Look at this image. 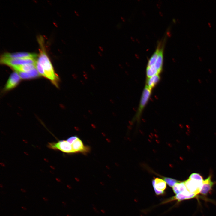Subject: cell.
<instances>
[{"mask_svg":"<svg viewBox=\"0 0 216 216\" xmlns=\"http://www.w3.org/2000/svg\"><path fill=\"white\" fill-rule=\"evenodd\" d=\"M203 181L188 178L184 181L187 190L190 193L197 195L200 194L202 185Z\"/></svg>","mask_w":216,"mask_h":216,"instance_id":"5","label":"cell"},{"mask_svg":"<svg viewBox=\"0 0 216 216\" xmlns=\"http://www.w3.org/2000/svg\"><path fill=\"white\" fill-rule=\"evenodd\" d=\"M21 78L18 72H15L10 75L4 88V91L10 90L16 87L20 81Z\"/></svg>","mask_w":216,"mask_h":216,"instance_id":"9","label":"cell"},{"mask_svg":"<svg viewBox=\"0 0 216 216\" xmlns=\"http://www.w3.org/2000/svg\"><path fill=\"white\" fill-rule=\"evenodd\" d=\"M11 68L17 72H27L36 68V64H32L16 66Z\"/></svg>","mask_w":216,"mask_h":216,"instance_id":"14","label":"cell"},{"mask_svg":"<svg viewBox=\"0 0 216 216\" xmlns=\"http://www.w3.org/2000/svg\"><path fill=\"white\" fill-rule=\"evenodd\" d=\"M38 41L40 48L37 61L43 68L44 71L43 76L50 80L53 84L58 87L59 78L58 75L55 73L52 64L46 52L43 38L40 36L38 38Z\"/></svg>","mask_w":216,"mask_h":216,"instance_id":"1","label":"cell"},{"mask_svg":"<svg viewBox=\"0 0 216 216\" xmlns=\"http://www.w3.org/2000/svg\"><path fill=\"white\" fill-rule=\"evenodd\" d=\"M47 146L50 148L59 150L65 153H74L71 144L67 140H61L56 142H49Z\"/></svg>","mask_w":216,"mask_h":216,"instance_id":"3","label":"cell"},{"mask_svg":"<svg viewBox=\"0 0 216 216\" xmlns=\"http://www.w3.org/2000/svg\"><path fill=\"white\" fill-rule=\"evenodd\" d=\"M189 178L199 180L202 181L203 180L202 176L200 174L197 173H193L191 174Z\"/></svg>","mask_w":216,"mask_h":216,"instance_id":"18","label":"cell"},{"mask_svg":"<svg viewBox=\"0 0 216 216\" xmlns=\"http://www.w3.org/2000/svg\"><path fill=\"white\" fill-rule=\"evenodd\" d=\"M22 208L23 209V210H27L26 208V207H25L22 206Z\"/></svg>","mask_w":216,"mask_h":216,"instance_id":"25","label":"cell"},{"mask_svg":"<svg viewBox=\"0 0 216 216\" xmlns=\"http://www.w3.org/2000/svg\"><path fill=\"white\" fill-rule=\"evenodd\" d=\"M160 74L158 70L152 67H147L146 74L147 78Z\"/></svg>","mask_w":216,"mask_h":216,"instance_id":"16","label":"cell"},{"mask_svg":"<svg viewBox=\"0 0 216 216\" xmlns=\"http://www.w3.org/2000/svg\"><path fill=\"white\" fill-rule=\"evenodd\" d=\"M152 90L146 86L142 92L139 105L136 115V118H139L147 103L151 94Z\"/></svg>","mask_w":216,"mask_h":216,"instance_id":"4","label":"cell"},{"mask_svg":"<svg viewBox=\"0 0 216 216\" xmlns=\"http://www.w3.org/2000/svg\"><path fill=\"white\" fill-rule=\"evenodd\" d=\"M208 25H209V26L210 27H211V25L210 23H208Z\"/></svg>","mask_w":216,"mask_h":216,"instance_id":"28","label":"cell"},{"mask_svg":"<svg viewBox=\"0 0 216 216\" xmlns=\"http://www.w3.org/2000/svg\"><path fill=\"white\" fill-rule=\"evenodd\" d=\"M74 78L75 79H76V78L77 77V76L75 74H74Z\"/></svg>","mask_w":216,"mask_h":216,"instance_id":"27","label":"cell"},{"mask_svg":"<svg viewBox=\"0 0 216 216\" xmlns=\"http://www.w3.org/2000/svg\"><path fill=\"white\" fill-rule=\"evenodd\" d=\"M18 73L21 79L24 80L36 78L41 76L36 68L27 72Z\"/></svg>","mask_w":216,"mask_h":216,"instance_id":"12","label":"cell"},{"mask_svg":"<svg viewBox=\"0 0 216 216\" xmlns=\"http://www.w3.org/2000/svg\"><path fill=\"white\" fill-rule=\"evenodd\" d=\"M21 190L23 192H26V190H25L23 189H21Z\"/></svg>","mask_w":216,"mask_h":216,"instance_id":"24","label":"cell"},{"mask_svg":"<svg viewBox=\"0 0 216 216\" xmlns=\"http://www.w3.org/2000/svg\"><path fill=\"white\" fill-rule=\"evenodd\" d=\"M160 79L159 74H157L147 79L146 85L149 89H153L159 81Z\"/></svg>","mask_w":216,"mask_h":216,"instance_id":"15","label":"cell"},{"mask_svg":"<svg viewBox=\"0 0 216 216\" xmlns=\"http://www.w3.org/2000/svg\"><path fill=\"white\" fill-rule=\"evenodd\" d=\"M43 199L45 201H47L48 200V199H47L46 197H43Z\"/></svg>","mask_w":216,"mask_h":216,"instance_id":"22","label":"cell"},{"mask_svg":"<svg viewBox=\"0 0 216 216\" xmlns=\"http://www.w3.org/2000/svg\"><path fill=\"white\" fill-rule=\"evenodd\" d=\"M91 68L93 69V70H95V66L93 65V64H91Z\"/></svg>","mask_w":216,"mask_h":216,"instance_id":"21","label":"cell"},{"mask_svg":"<svg viewBox=\"0 0 216 216\" xmlns=\"http://www.w3.org/2000/svg\"><path fill=\"white\" fill-rule=\"evenodd\" d=\"M212 175H210L206 178L203 180L200 194L206 195L211 191L215 183L212 181Z\"/></svg>","mask_w":216,"mask_h":216,"instance_id":"11","label":"cell"},{"mask_svg":"<svg viewBox=\"0 0 216 216\" xmlns=\"http://www.w3.org/2000/svg\"><path fill=\"white\" fill-rule=\"evenodd\" d=\"M153 187L156 195H162L165 193L164 190L166 188V183L162 179L156 178L152 181Z\"/></svg>","mask_w":216,"mask_h":216,"instance_id":"6","label":"cell"},{"mask_svg":"<svg viewBox=\"0 0 216 216\" xmlns=\"http://www.w3.org/2000/svg\"><path fill=\"white\" fill-rule=\"evenodd\" d=\"M162 178L166 182L167 184L171 188H172L176 183L179 182V181L170 178L162 177Z\"/></svg>","mask_w":216,"mask_h":216,"instance_id":"17","label":"cell"},{"mask_svg":"<svg viewBox=\"0 0 216 216\" xmlns=\"http://www.w3.org/2000/svg\"><path fill=\"white\" fill-rule=\"evenodd\" d=\"M197 196L190 192L187 194H179L164 200L161 204H165L174 201H177V203H178L184 200L197 198Z\"/></svg>","mask_w":216,"mask_h":216,"instance_id":"7","label":"cell"},{"mask_svg":"<svg viewBox=\"0 0 216 216\" xmlns=\"http://www.w3.org/2000/svg\"><path fill=\"white\" fill-rule=\"evenodd\" d=\"M98 53L99 55L100 56H102V53H101L100 52H98Z\"/></svg>","mask_w":216,"mask_h":216,"instance_id":"26","label":"cell"},{"mask_svg":"<svg viewBox=\"0 0 216 216\" xmlns=\"http://www.w3.org/2000/svg\"><path fill=\"white\" fill-rule=\"evenodd\" d=\"M74 13H75V14H76V15L77 16H79V13L75 11Z\"/></svg>","mask_w":216,"mask_h":216,"instance_id":"23","label":"cell"},{"mask_svg":"<svg viewBox=\"0 0 216 216\" xmlns=\"http://www.w3.org/2000/svg\"><path fill=\"white\" fill-rule=\"evenodd\" d=\"M174 193L176 195L179 194H185L189 192L187 189L184 181L177 182L172 188Z\"/></svg>","mask_w":216,"mask_h":216,"instance_id":"13","label":"cell"},{"mask_svg":"<svg viewBox=\"0 0 216 216\" xmlns=\"http://www.w3.org/2000/svg\"><path fill=\"white\" fill-rule=\"evenodd\" d=\"M37 60L36 58H14L1 57L0 59L1 64L7 65L11 68L14 66L26 64H36Z\"/></svg>","mask_w":216,"mask_h":216,"instance_id":"2","label":"cell"},{"mask_svg":"<svg viewBox=\"0 0 216 216\" xmlns=\"http://www.w3.org/2000/svg\"><path fill=\"white\" fill-rule=\"evenodd\" d=\"M99 50H101V51H104V49L101 46H99Z\"/></svg>","mask_w":216,"mask_h":216,"instance_id":"20","label":"cell"},{"mask_svg":"<svg viewBox=\"0 0 216 216\" xmlns=\"http://www.w3.org/2000/svg\"><path fill=\"white\" fill-rule=\"evenodd\" d=\"M71 144L74 153L86 154L90 151V147L84 145L81 140L78 137Z\"/></svg>","mask_w":216,"mask_h":216,"instance_id":"8","label":"cell"},{"mask_svg":"<svg viewBox=\"0 0 216 216\" xmlns=\"http://www.w3.org/2000/svg\"><path fill=\"white\" fill-rule=\"evenodd\" d=\"M2 57L14 58H36L38 57L37 54L27 52H18L13 53H6L3 54Z\"/></svg>","mask_w":216,"mask_h":216,"instance_id":"10","label":"cell"},{"mask_svg":"<svg viewBox=\"0 0 216 216\" xmlns=\"http://www.w3.org/2000/svg\"><path fill=\"white\" fill-rule=\"evenodd\" d=\"M84 76L85 77V78L86 79H87L88 76H87V75L86 74V72H84Z\"/></svg>","mask_w":216,"mask_h":216,"instance_id":"19","label":"cell"}]
</instances>
